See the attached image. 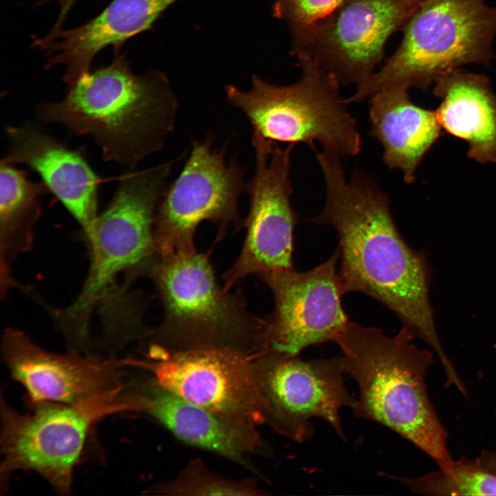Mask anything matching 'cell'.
<instances>
[{
	"label": "cell",
	"instance_id": "obj_1",
	"mask_svg": "<svg viewBox=\"0 0 496 496\" xmlns=\"http://www.w3.org/2000/svg\"><path fill=\"white\" fill-rule=\"evenodd\" d=\"M340 158L326 149L316 152L326 200L313 221L330 225L338 232L342 293H362L393 311L403 327L432 349L444 367L449 366L434 320L431 270L425 254L400 236L388 195L363 172H354L347 181Z\"/></svg>",
	"mask_w": 496,
	"mask_h": 496
},
{
	"label": "cell",
	"instance_id": "obj_2",
	"mask_svg": "<svg viewBox=\"0 0 496 496\" xmlns=\"http://www.w3.org/2000/svg\"><path fill=\"white\" fill-rule=\"evenodd\" d=\"M120 49L114 48L109 65L83 74L68 87L62 101L38 105L36 115L72 134L90 136L105 161L134 169L163 148L175 126L178 102L163 72L136 74Z\"/></svg>",
	"mask_w": 496,
	"mask_h": 496
},
{
	"label": "cell",
	"instance_id": "obj_3",
	"mask_svg": "<svg viewBox=\"0 0 496 496\" xmlns=\"http://www.w3.org/2000/svg\"><path fill=\"white\" fill-rule=\"evenodd\" d=\"M415 338L404 327L389 337L380 329L349 321L335 342L342 353L344 373L358 387V399L351 406L354 415L386 426L443 468L454 460L425 384L433 354L418 348Z\"/></svg>",
	"mask_w": 496,
	"mask_h": 496
},
{
	"label": "cell",
	"instance_id": "obj_4",
	"mask_svg": "<svg viewBox=\"0 0 496 496\" xmlns=\"http://www.w3.org/2000/svg\"><path fill=\"white\" fill-rule=\"evenodd\" d=\"M149 277L163 308L149 347L227 349L251 358L266 349V319L249 311L242 292L218 285L208 254L161 255Z\"/></svg>",
	"mask_w": 496,
	"mask_h": 496
},
{
	"label": "cell",
	"instance_id": "obj_5",
	"mask_svg": "<svg viewBox=\"0 0 496 496\" xmlns=\"http://www.w3.org/2000/svg\"><path fill=\"white\" fill-rule=\"evenodd\" d=\"M173 162L141 171L128 169L105 209L98 215L87 238L88 273L76 300L57 314L65 333L87 338L92 311L110 294L116 277L127 271L149 276L160 254L154 237V218L166 190Z\"/></svg>",
	"mask_w": 496,
	"mask_h": 496
},
{
	"label": "cell",
	"instance_id": "obj_6",
	"mask_svg": "<svg viewBox=\"0 0 496 496\" xmlns=\"http://www.w3.org/2000/svg\"><path fill=\"white\" fill-rule=\"evenodd\" d=\"M403 31L395 52L357 86L345 99L347 104L393 86L426 90L466 64L489 66L495 56L496 5L485 0H422Z\"/></svg>",
	"mask_w": 496,
	"mask_h": 496
},
{
	"label": "cell",
	"instance_id": "obj_7",
	"mask_svg": "<svg viewBox=\"0 0 496 496\" xmlns=\"http://www.w3.org/2000/svg\"><path fill=\"white\" fill-rule=\"evenodd\" d=\"M300 79L279 86L254 75L245 91L229 85V103L247 116L253 135L272 142L303 143L339 156H355L361 149L356 121L340 94L336 77L310 59L298 60Z\"/></svg>",
	"mask_w": 496,
	"mask_h": 496
},
{
	"label": "cell",
	"instance_id": "obj_8",
	"mask_svg": "<svg viewBox=\"0 0 496 496\" xmlns=\"http://www.w3.org/2000/svg\"><path fill=\"white\" fill-rule=\"evenodd\" d=\"M19 412L1 402V487L18 470L35 471L60 494L72 488L74 468L83 453L90 430L112 413L132 411L122 391L78 404L40 402Z\"/></svg>",
	"mask_w": 496,
	"mask_h": 496
},
{
	"label": "cell",
	"instance_id": "obj_9",
	"mask_svg": "<svg viewBox=\"0 0 496 496\" xmlns=\"http://www.w3.org/2000/svg\"><path fill=\"white\" fill-rule=\"evenodd\" d=\"M252 370L265 424L275 432L308 441L313 435L310 420L318 417L344 439L340 410L355 400L344 384L342 356L306 361L269 349L253 358Z\"/></svg>",
	"mask_w": 496,
	"mask_h": 496
},
{
	"label": "cell",
	"instance_id": "obj_10",
	"mask_svg": "<svg viewBox=\"0 0 496 496\" xmlns=\"http://www.w3.org/2000/svg\"><path fill=\"white\" fill-rule=\"evenodd\" d=\"M213 137L194 141L178 177L169 183L156 209L154 237L160 255L196 251L194 234L203 221L216 224L219 237L232 224L243 227L238 199L245 191V170L233 160L227 165L226 147L211 148Z\"/></svg>",
	"mask_w": 496,
	"mask_h": 496
},
{
	"label": "cell",
	"instance_id": "obj_11",
	"mask_svg": "<svg viewBox=\"0 0 496 496\" xmlns=\"http://www.w3.org/2000/svg\"><path fill=\"white\" fill-rule=\"evenodd\" d=\"M144 359H125L160 386L216 415L258 428L265 424L252 370L253 358L227 349H147Z\"/></svg>",
	"mask_w": 496,
	"mask_h": 496
},
{
	"label": "cell",
	"instance_id": "obj_12",
	"mask_svg": "<svg viewBox=\"0 0 496 496\" xmlns=\"http://www.w3.org/2000/svg\"><path fill=\"white\" fill-rule=\"evenodd\" d=\"M422 0H345L300 37L291 54L310 59L344 85L375 72L389 37L404 28Z\"/></svg>",
	"mask_w": 496,
	"mask_h": 496
},
{
	"label": "cell",
	"instance_id": "obj_13",
	"mask_svg": "<svg viewBox=\"0 0 496 496\" xmlns=\"http://www.w3.org/2000/svg\"><path fill=\"white\" fill-rule=\"evenodd\" d=\"M251 144L256 169L245 186L250 201L243 224L247 232L239 256L222 276L227 291L249 275L293 267V229L298 216L290 203L289 174L295 144L282 147L256 136H252Z\"/></svg>",
	"mask_w": 496,
	"mask_h": 496
},
{
	"label": "cell",
	"instance_id": "obj_14",
	"mask_svg": "<svg viewBox=\"0 0 496 496\" xmlns=\"http://www.w3.org/2000/svg\"><path fill=\"white\" fill-rule=\"evenodd\" d=\"M339 248L311 270L280 269L259 276L273 293L274 309L267 318L266 350L292 355L312 345L335 341L349 322L336 271Z\"/></svg>",
	"mask_w": 496,
	"mask_h": 496
},
{
	"label": "cell",
	"instance_id": "obj_15",
	"mask_svg": "<svg viewBox=\"0 0 496 496\" xmlns=\"http://www.w3.org/2000/svg\"><path fill=\"white\" fill-rule=\"evenodd\" d=\"M3 360L12 378L25 389L32 404H78L125 390L124 360L50 352L15 329L2 338Z\"/></svg>",
	"mask_w": 496,
	"mask_h": 496
},
{
	"label": "cell",
	"instance_id": "obj_16",
	"mask_svg": "<svg viewBox=\"0 0 496 496\" xmlns=\"http://www.w3.org/2000/svg\"><path fill=\"white\" fill-rule=\"evenodd\" d=\"M136 412L145 413L184 443L212 452L261 476L250 459L262 440L256 427L194 404L152 380L132 383Z\"/></svg>",
	"mask_w": 496,
	"mask_h": 496
},
{
	"label": "cell",
	"instance_id": "obj_17",
	"mask_svg": "<svg viewBox=\"0 0 496 496\" xmlns=\"http://www.w3.org/2000/svg\"><path fill=\"white\" fill-rule=\"evenodd\" d=\"M6 133L10 147L1 161L24 164L37 172L87 235L99 215V180L82 154L33 122L8 127Z\"/></svg>",
	"mask_w": 496,
	"mask_h": 496
},
{
	"label": "cell",
	"instance_id": "obj_18",
	"mask_svg": "<svg viewBox=\"0 0 496 496\" xmlns=\"http://www.w3.org/2000/svg\"><path fill=\"white\" fill-rule=\"evenodd\" d=\"M177 0H113L98 16L77 28L50 31L33 39L46 51L45 68L65 67L62 80L67 87L90 71L96 55L108 46L121 47L130 38L152 28L162 13Z\"/></svg>",
	"mask_w": 496,
	"mask_h": 496
},
{
	"label": "cell",
	"instance_id": "obj_19",
	"mask_svg": "<svg viewBox=\"0 0 496 496\" xmlns=\"http://www.w3.org/2000/svg\"><path fill=\"white\" fill-rule=\"evenodd\" d=\"M408 88L393 86L371 96L370 133L383 147V161L402 171L404 181L415 180L421 161L441 136L435 111L415 104Z\"/></svg>",
	"mask_w": 496,
	"mask_h": 496
},
{
	"label": "cell",
	"instance_id": "obj_20",
	"mask_svg": "<svg viewBox=\"0 0 496 496\" xmlns=\"http://www.w3.org/2000/svg\"><path fill=\"white\" fill-rule=\"evenodd\" d=\"M441 103L437 120L449 134L465 141L468 156L496 163V95L486 75L455 70L435 81Z\"/></svg>",
	"mask_w": 496,
	"mask_h": 496
},
{
	"label": "cell",
	"instance_id": "obj_21",
	"mask_svg": "<svg viewBox=\"0 0 496 496\" xmlns=\"http://www.w3.org/2000/svg\"><path fill=\"white\" fill-rule=\"evenodd\" d=\"M14 165L1 160V261L6 285L10 283L9 263L32 248L34 227L41 214V198L50 192L43 182L30 180L27 173Z\"/></svg>",
	"mask_w": 496,
	"mask_h": 496
},
{
	"label": "cell",
	"instance_id": "obj_22",
	"mask_svg": "<svg viewBox=\"0 0 496 496\" xmlns=\"http://www.w3.org/2000/svg\"><path fill=\"white\" fill-rule=\"evenodd\" d=\"M413 493L431 495H496V474L466 459L415 478L389 476Z\"/></svg>",
	"mask_w": 496,
	"mask_h": 496
},
{
	"label": "cell",
	"instance_id": "obj_23",
	"mask_svg": "<svg viewBox=\"0 0 496 496\" xmlns=\"http://www.w3.org/2000/svg\"><path fill=\"white\" fill-rule=\"evenodd\" d=\"M149 492L177 496L265 495L258 479H232L216 474L203 461L196 458L190 461L173 479L152 486Z\"/></svg>",
	"mask_w": 496,
	"mask_h": 496
},
{
	"label": "cell",
	"instance_id": "obj_24",
	"mask_svg": "<svg viewBox=\"0 0 496 496\" xmlns=\"http://www.w3.org/2000/svg\"><path fill=\"white\" fill-rule=\"evenodd\" d=\"M345 0H274L273 16L285 22L291 40L297 39L331 14Z\"/></svg>",
	"mask_w": 496,
	"mask_h": 496
},
{
	"label": "cell",
	"instance_id": "obj_25",
	"mask_svg": "<svg viewBox=\"0 0 496 496\" xmlns=\"http://www.w3.org/2000/svg\"><path fill=\"white\" fill-rule=\"evenodd\" d=\"M77 0H38L36 5L41 6L48 2H56L59 7V14L52 27L53 30H59L63 28V24L66 17L72 8L73 5Z\"/></svg>",
	"mask_w": 496,
	"mask_h": 496
},
{
	"label": "cell",
	"instance_id": "obj_26",
	"mask_svg": "<svg viewBox=\"0 0 496 496\" xmlns=\"http://www.w3.org/2000/svg\"><path fill=\"white\" fill-rule=\"evenodd\" d=\"M475 461L486 471L496 474V452L484 451Z\"/></svg>",
	"mask_w": 496,
	"mask_h": 496
}]
</instances>
